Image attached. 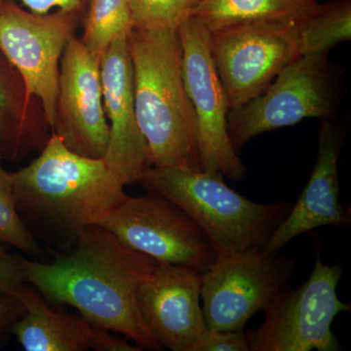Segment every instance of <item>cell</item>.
I'll list each match as a JSON object with an SVG mask.
<instances>
[{"label": "cell", "mask_w": 351, "mask_h": 351, "mask_svg": "<svg viewBox=\"0 0 351 351\" xmlns=\"http://www.w3.org/2000/svg\"><path fill=\"white\" fill-rule=\"evenodd\" d=\"M201 0H127L132 29H178L195 15Z\"/></svg>", "instance_id": "obj_21"}, {"label": "cell", "mask_w": 351, "mask_h": 351, "mask_svg": "<svg viewBox=\"0 0 351 351\" xmlns=\"http://www.w3.org/2000/svg\"><path fill=\"white\" fill-rule=\"evenodd\" d=\"M101 82L110 127L104 160L125 186L138 182L152 165L136 115L128 36L115 39L101 54Z\"/></svg>", "instance_id": "obj_14"}, {"label": "cell", "mask_w": 351, "mask_h": 351, "mask_svg": "<svg viewBox=\"0 0 351 351\" xmlns=\"http://www.w3.org/2000/svg\"><path fill=\"white\" fill-rule=\"evenodd\" d=\"M343 140L336 119L320 120L317 157L311 178L294 206L270 235L263 253L277 254L291 240L321 226L350 228V216L339 196L338 164Z\"/></svg>", "instance_id": "obj_15"}, {"label": "cell", "mask_w": 351, "mask_h": 351, "mask_svg": "<svg viewBox=\"0 0 351 351\" xmlns=\"http://www.w3.org/2000/svg\"><path fill=\"white\" fill-rule=\"evenodd\" d=\"M52 132L68 149L89 158L107 154L110 127L104 110L101 55L73 36L60 62Z\"/></svg>", "instance_id": "obj_12"}, {"label": "cell", "mask_w": 351, "mask_h": 351, "mask_svg": "<svg viewBox=\"0 0 351 351\" xmlns=\"http://www.w3.org/2000/svg\"><path fill=\"white\" fill-rule=\"evenodd\" d=\"M133 250L159 263L204 274L218 257L199 226L168 198L149 193L127 196L100 223Z\"/></svg>", "instance_id": "obj_8"}, {"label": "cell", "mask_w": 351, "mask_h": 351, "mask_svg": "<svg viewBox=\"0 0 351 351\" xmlns=\"http://www.w3.org/2000/svg\"><path fill=\"white\" fill-rule=\"evenodd\" d=\"M195 351H250L246 332L209 331L196 346Z\"/></svg>", "instance_id": "obj_23"}, {"label": "cell", "mask_w": 351, "mask_h": 351, "mask_svg": "<svg viewBox=\"0 0 351 351\" xmlns=\"http://www.w3.org/2000/svg\"><path fill=\"white\" fill-rule=\"evenodd\" d=\"M136 115L152 167L202 170L197 125L184 86L178 29L128 34Z\"/></svg>", "instance_id": "obj_3"}, {"label": "cell", "mask_w": 351, "mask_h": 351, "mask_svg": "<svg viewBox=\"0 0 351 351\" xmlns=\"http://www.w3.org/2000/svg\"><path fill=\"white\" fill-rule=\"evenodd\" d=\"M178 34L182 78L195 112L202 170L241 181L247 169L228 136L230 108L212 56L210 32L193 16L180 25Z\"/></svg>", "instance_id": "obj_10"}, {"label": "cell", "mask_w": 351, "mask_h": 351, "mask_svg": "<svg viewBox=\"0 0 351 351\" xmlns=\"http://www.w3.org/2000/svg\"><path fill=\"white\" fill-rule=\"evenodd\" d=\"M73 244L71 253L50 263L21 257L25 283L48 302L73 307L92 324L122 335L138 348L162 350L138 304L141 284L158 263L101 225L83 228Z\"/></svg>", "instance_id": "obj_1"}, {"label": "cell", "mask_w": 351, "mask_h": 351, "mask_svg": "<svg viewBox=\"0 0 351 351\" xmlns=\"http://www.w3.org/2000/svg\"><path fill=\"white\" fill-rule=\"evenodd\" d=\"M13 295L24 313L11 326V331L27 351H137L112 332L92 324L83 316L52 308L47 301L24 285Z\"/></svg>", "instance_id": "obj_16"}, {"label": "cell", "mask_w": 351, "mask_h": 351, "mask_svg": "<svg viewBox=\"0 0 351 351\" xmlns=\"http://www.w3.org/2000/svg\"><path fill=\"white\" fill-rule=\"evenodd\" d=\"M83 21L73 12L36 14L13 0L0 7V51L24 78L29 93L43 104L51 130L59 84L60 62Z\"/></svg>", "instance_id": "obj_11"}, {"label": "cell", "mask_w": 351, "mask_h": 351, "mask_svg": "<svg viewBox=\"0 0 351 351\" xmlns=\"http://www.w3.org/2000/svg\"><path fill=\"white\" fill-rule=\"evenodd\" d=\"M51 133L43 104L0 51V159L19 161L41 151Z\"/></svg>", "instance_id": "obj_17"}, {"label": "cell", "mask_w": 351, "mask_h": 351, "mask_svg": "<svg viewBox=\"0 0 351 351\" xmlns=\"http://www.w3.org/2000/svg\"><path fill=\"white\" fill-rule=\"evenodd\" d=\"M212 56L228 108L262 94L302 56L297 22L258 21L210 32Z\"/></svg>", "instance_id": "obj_7"}, {"label": "cell", "mask_w": 351, "mask_h": 351, "mask_svg": "<svg viewBox=\"0 0 351 351\" xmlns=\"http://www.w3.org/2000/svg\"><path fill=\"white\" fill-rule=\"evenodd\" d=\"M318 5V0H201L193 16L215 32L258 21L298 22Z\"/></svg>", "instance_id": "obj_18"}, {"label": "cell", "mask_w": 351, "mask_h": 351, "mask_svg": "<svg viewBox=\"0 0 351 351\" xmlns=\"http://www.w3.org/2000/svg\"><path fill=\"white\" fill-rule=\"evenodd\" d=\"M83 25L80 41L101 56L115 39L128 36L132 31L127 0H89Z\"/></svg>", "instance_id": "obj_20"}, {"label": "cell", "mask_w": 351, "mask_h": 351, "mask_svg": "<svg viewBox=\"0 0 351 351\" xmlns=\"http://www.w3.org/2000/svg\"><path fill=\"white\" fill-rule=\"evenodd\" d=\"M24 313V307L13 295H0V334Z\"/></svg>", "instance_id": "obj_26"}, {"label": "cell", "mask_w": 351, "mask_h": 351, "mask_svg": "<svg viewBox=\"0 0 351 351\" xmlns=\"http://www.w3.org/2000/svg\"><path fill=\"white\" fill-rule=\"evenodd\" d=\"M11 178L27 228L73 243L83 228L100 225L128 196L104 158L71 152L54 132L38 157Z\"/></svg>", "instance_id": "obj_2"}, {"label": "cell", "mask_w": 351, "mask_h": 351, "mask_svg": "<svg viewBox=\"0 0 351 351\" xmlns=\"http://www.w3.org/2000/svg\"><path fill=\"white\" fill-rule=\"evenodd\" d=\"M29 11L36 14H47L52 10L66 11L82 16L84 19L89 0H20ZM83 22V21H82Z\"/></svg>", "instance_id": "obj_25"}, {"label": "cell", "mask_w": 351, "mask_h": 351, "mask_svg": "<svg viewBox=\"0 0 351 351\" xmlns=\"http://www.w3.org/2000/svg\"><path fill=\"white\" fill-rule=\"evenodd\" d=\"M219 172L149 167L138 182L182 208L219 255L263 249L292 205L260 204L239 195Z\"/></svg>", "instance_id": "obj_4"}, {"label": "cell", "mask_w": 351, "mask_h": 351, "mask_svg": "<svg viewBox=\"0 0 351 351\" xmlns=\"http://www.w3.org/2000/svg\"><path fill=\"white\" fill-rule=\"evenodd\" d=\"M24 284L21 256L11 255L0 246V295H13Z\"/></svg>", "instance_id": "obj_24"}, {"label": "cell", "mask_w": 351, "mask_h": 351, "mask_svg": "<svg viewBox=\"0 0 351 351\" xmlns=\"http://www.w3.org/2000/svg\"><path fill=\"white\" fill-rule=\"evenodd\" d=\"M341 276V265H324L318 257L306 282L286 285L265 307L262 324L246 332L250 350H341L332 331L335 317L350 311L337 295Z\"/></svg>", "instance_id": "obj_6"}, {"label": "cell", "mask_w": 351, "mask_h": 351, "mask_svg": "<svg viewBox=\"0 0 351 351\" xmlns=\"http://www.w3.org/2000/svg\"><path fill=\"white\" fill-rule=\"evenodd\" d=\"M202 274L182 265L157 263L141 284L138 304L147 328L162 348L195 351L208 329L199 304Z\"/></svg>", "instance_id": "obj_13"}, {"label": "cell", "mask_w": 351, "mask_h": 351, "mask_svg": "<svg viewBox=\"0 0 351 351\" xmlns=\"http://www.w3.org/2000/svg\"><path fill=\"white\" fill-rule=\"evenodd\" d=\"M0 241L29 255H40L41 249L18 212L12 178L0 165Z\"/></svg>", "instance_id": "obj_22"}, {"label": "cell", "mask_w": 351, "mask_h": 351, "mask_svg": "<svg viewBox=\"0 0 351 351\" xmlns=\"http://www.w3.org/2000/svg\"><path fill=\"white\" fill-rule=\"evenodd\" d=\"M302 55L328 54L334 46L351 39V0L319 3L297 22Z\"/></svg>", "instance_id": "obj_19"}, {"label": "cell", "mask_w": 351, "mask_h": 351, "mask_svg": "<svg viewBox=\"0 0 351 351\" xmlns=\"http://www.w3.org/2000/svg\"><path fill=\"white\" fill-rule=\"evenodd\" d=\"M294 262L262 249L219 255L202 274L203 315L209 331H242L293 277Z\"/></svg>", "instance_id": "obj_9"}, {"label": "cell", "mask_w": 351, "mask_h": 351, "mask_svg": "<svg viewBox=\"0 0 351 351\" xmlns=\"http://www.w3.org/2000/svg\"><path fill=\"white\" fill-rule=\"evenodd\" d=\"M338 75L327 54H306L289 64L262 94L228 112V131L235 151L267 132L306 119H336Z\"/></svg>", "instance_id": "obj_5"}, {"label": "cell", "mask_w": 351, "mask_h": 351, "mask_svg": "<svg viewBox=\"0 0 351 351\" xmlns=\"http://www.w3.org/2000/svg\"><path fill=\"white\" fill-rule=\"evenodd\" d=\"M4 0H0V7H1L2 3H3Z\"/></svg>", "instance_id": "obj_27"}]
</instances>
